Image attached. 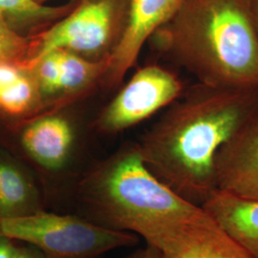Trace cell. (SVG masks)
I'll return each mask as SVG.
<instances>
[{
	"label": "cell",
	"instance_id": "1",
	"mask_svg": "<svg viewBox=\"0 0 258 258\" xmlns=\"http://www.w3.org/2000/svg\"><path fill=\"white\" fill-rule=\"evenodd\" d=\"M257 114L258 85L219 87L197 83L144 135L139 151L161 182L202 207L218 190V151Z\"/></svg>",
	"mask_w": 258,
	"mask_h": 258
},
{
	"label": "cell",
	"instance_id": "2",
	"mask_svg": "<svg viewBox=\"0 0 258 258\" xmlns=\"http://www.w3.org/2000/svg\"><path fill=\"white\" fill-rule=\"evenodd\" d=\"M74 206L105 229L135 234L166 254L206 215L161 182L145 164L138 145L97 166L78 184Z\"/></svg>",
	"mask_w": 258,
	"mask_h": 258
},
{
	"label": "cell",
	"instance_id": "3",
	"mask_svg": "<svg viewBox=\"0 0 258 258\" xmlns=\"http://www.w3.org/2000/svg\"><path fill=\"white\" fill-rule=\"evenodd\" d=\"M150 39L197 83L258 85V37L250 0H185Z\"/></svg>",
	"mask_w": 258,
	"mask_h": 258
},
{
	"label": "cell",
	"instance_id": "4",
	"mask_svg": "<svg viewBox=\"0 0 258 258\" xmlns=\"http://www.w3.org/2000/svg\"><path fill=\"white\" fill-rule=\"evenodd\" d=\"M0 236L33 246L46 258H98L139 241L135 234L105 229L79 214L48 211L0 218Z\"/></svg>",
	"mask_w": 258,
	"mask_h": 258
},
{
	"label": "cell",
	"instance_id": "5",
	"mask_svg": "<svg viewBox=\"0 0 258 258\" xmlns=\"http://www.w3.org/2000/svg\"><path fill=\"white\" fill-rule=\"evenodd\" d=\"M128 9L129 0H79L62 19L29 36L23 64L60 49L89 55L101 53L120 39Z\"/></svg>",
	"mask_w": 258,
	"mask_h": 258
},
{
	"label": "cell",
	"instance_id": "6",
	"mask_svg": "<svg viewBox=\"0 0 258 258\" xmlns=\"http://www.w3.org/2000/svg\"><path fill=\"white\" fill-rule=\"evenodd\" d=\"M175 75L157 65H148L132 77L102 117V126L109 131L128 128L173 103L183 94Z\"/></svg>",
	"mask_w": 258,
	"mask_h": 258
},
{
	"label": "cell",
	"instance_id": "7",
	"mask_svg": "<svg viewBox=\"0 0 258 258\" xmlns=\"http://www.w3.org/2000/svg\"><path fill=\"white\" fill-rule=\"evenodd\" d=\"M185 0H129L128 17L120 39L109 55L111 84L120 83L137 62L145 43L170 19Z\"/></svg>",
	"mask_w": 258,
	"mask_h": 258
},
{
	"label": "cell",
	"instance_id": "8",
	"mask_svg": "<svg viewBox=\"0 0 258 258\" xmlns=\"http://www.w3.org/2000/svg\"><path fill=\"white\" fill-rule=\"evenodd\" d=\"M215 170L219 190L258 200V114L223 145Z\"/></svg>",
	"mask_w": 258,
	"mask_h": 258
},
{
	"label": "cell",
	"instance_id": "9",
	"mask_svg": "<svg viewBox=\"0 0 258 258\" xmlns=\"http://www.w3.org/2000/svg\"><path fill=\"white\" fill-rule=\"evenodd\" d=\"M19 140L25 154L50 173L63 170L74 151V130L59 117H47L28 123Z\"/></svg>",
	"mask_w": 258,
	"mask_h": 258
},
{
	"label": "cell",
	"instance_id": "10",
	"mask_svg": "<svg viewBox=\"0 0 258 258\" xmlns=\"http://www.w3.org/2000/svg\"><path fill=\"white\" fill-rule=\"evenodd\" d=\"M202 208L251 257L258 258V200L218 189Z\"/></svg>",
	"mask_w": 258,
	"mask_h": 258
},
{
	"label": "cell",
	"instance_id": "11",
	"mask_svg": "<svg viewBox=\"0 0 258 258\" xmlns=\"http://www.w3.org/2000/svg\"><path fill=\"white\" fill-rule=\"evenodd\" d=\"M45 197L27 172L0 153V218H15L46 211Z\"/></svg>",
	"mask_w": 258,
	"mask_h": 258
},
{
	"label": "cell",
	"instance_id": "12",
	"mask_svg": "<svg viewBox=\"0 0 258 258\" xmlns=\"http://www.w3.org/2000/svg\"><path fill=\"white\" fill-rule=\"evenodd\" d=\"M161 258H252L207 212L169 253Z\"/></svg>",
	"mask_w": 258,
	"mask_h": 258
},
{
	"label": "cell",
	"instance_id": "13",
	"mask_svg": "<svg viewBox=\"0 0 258 258\" xmlns=\"http://www.w3.org/2000/svg\"><path fill=\"white\" fill-rule=\"evenodd\" d=\"M40 91L22 61H0V115L19 118L37 107Z\"/></svg>",
	"mask_w": 258,
	"mask_h": 258
},
{
	"label": "cell",
	"instance_id": "14",
	"mask_svg": "<svg viewBox=\"0 0 258 258\" xmlns=\"http://www.w3.org/2000/svg\"><path fill=\"white\" fill-rule=\"evenodd\" d=\"M77 2L74 0L65 6L49 7L34 0H0V16L22 34L55 23L74 9Z\"/></svg>",
	"mask_w": 258,
	"mask_h": 258
},
{
	"label": "cell",
	"instance_id": "15",
	"mask_svg": "<svg viewBox=\"0 0 258 258\" xmlns=\"http://www.w3.org/2000/svg\"><path fill=\"white\" fill-rule=\"evenodd\" d=\"M59 69V91L68 92L87 85L98 76L107 71L109 55L99 61H89L73 52L55 50Z\"/></svg>",
	"mask_w": 258,
	"mask_h": 258
},
{
	"label": "cell",
	"instance_id": "16",
	"mask_svg": "<svg viewBox=\"0 0 258 258\" xmlns=\"http://www.w3.org/2000/svg\"><path fill=\"white\" fill-rule=\"evenodd\" d=\"M29 49V36H24L10 26L0 16V61H24Z\"/></svg>",
	"mask_w": 258,
	"mask_h": 258
},
{
	"label": "cell",
	"instance_id": "17",
	"mask_svg": "<svg viewBox=\"0 0 258 258\" xmlns=\"http://www.w3.org/2000/svg\"><path fill=\"white\" fill-rule=\"evenodd\" d=\"M12 258H46V256L33 246L17 242Z\"/></svg>",
	"mask_w": 258,
	"mask_h": 258
},
{
	"label": "cell",
	"instance_id": "18",
	"mask_svg": "<svg viewBox=\"0 0 258 258\" xmlns=\"http://www.w3.org/2000/svg\"><path fill=\"white\" fill-rule=\"evenodd\" d=\"M123 258H161V252L155 248L147 245L145 248L136 249Z\"/></svg>",
	"mask_w": 258,
	"mask_h": 258
},
{
	"label": "cell",
	"instance_id": "19",
	"mask_svg": "<svg viewBox=\"0 0 258 258\" xmlns=\"http://www.w3.org/2000/svg\"><path fill=\"white\" fill-rule=\"evenodd\" d=\"M17 242L0 236V258H12Z\"/></svg>",
	"mask_w": 258,
	"mask_h": 258
},
{
	"label": "cell",
	"instance_id": "20",
	"mask_svg": "<svg viewBox=\"0 0 258 258\" xmlns=\"http://www.w3.org/2000/svg\"><path fill=\"white\" fill-rule=\"evenodd\" d=\"M250 16L258 37V0H250Z\"/></svg>",
	"mask_w": 258,
	"mask_h": 258
},
{
	"label": "cell",
	"instance_id": "21",
	"mask_svg": "<svg viewBox=\"0 0 258 258\" xmlns=\"http://www.w3.org/2000/svg\"><path fill=\"white\" fill-rule=\"evenodd\" d=\"M34 1H36V2L39 3V4H43L44 2H46L48 0H34Z\"/></svg>",
	"mask_w": 258,
	"mask_h": 258
}]
</instances>
